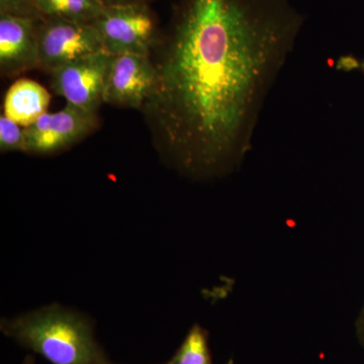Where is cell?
<instances>
[{
    "label": "cell",
    "mask_w": 364,
    "mask_h": 364,
    "mask_svg": "<svg viewBox=\"0 0 364 364\" xmlns=\"http://www.w3.org/2000/svg\"><path fill=\"white\" fill-rule=\"evenodd\" d=\"M305 21L289 0H181L141 109L167 163L198 181L241 166Z\"/></svg>",
    "instance_id": "6da1fadb"
},
{
    "label": "cell",
    "mask_w": 364,
    "mask_h": 364,
    "mask_svg": "<svg viewBox=\"0 0 364 364\" xmlns=\"http://www.w3.org/2000/svg\"><path fill=\"white\" fill-rule=\"evenodd\" d=\"M2 334L51 364H107L87 316L51 304L0 321Z\"/></svg>",
    "instance_id": "7a4b0ae2"
},
{
    "label": "cell",
    "mask_w": 364,
    "mask_h": 364,
    "mask_svg": "<svg viewBox=\"0 0 364 364\" xmlns=\"http://www.w3.org/2000/svg\"><path fill=\"white\" fill-rule=\"evenodd\" d=\"M112 55H150L156 40V25L147 4L107 6L93 21Z\"/></svg>",
    "instance_id": "3957f363"
},
{
    "label": "cell",
    "mask_w": 364,
    "mask_h": 364,
    "mask_svg": "<svg viewBox=\"0 0 364 364\" xmlns=\"http://www.w3.org/2000/svg\"><path fill=\"white\" fill-rule=\"evenodd\" d=\"M38 49L39 68L50 73L76 60L105 51L93 23L54 18L40 21Z\"/></svg>",
    "instance_id": "277c9868"
},
{
    "label": "cell",
    "mask_w": 364,
    "mask_h": 364,
    "mask_svg": "<svg viewBox=\"0 0 364 364\" xmlns=\"http://www.w3.org/2000/svg\"><path fill=\"white\" fill-rule=\"evenodd\" d=\"M97 124V112L66 104L58 112H46L25 128V153L46 156L63 152L92 133Z\"/></svg>",
    "instance_id": "5b68a950"
},
{
    "label": "cell",
    "mask_w": 364,
    "mask_h": 364,
    "mask_svg": "<svg viewBox=\"0 0 364 364\" xmlns=\"http://www.w3.org/2000/svg\"><path fill=\"white\" fill-rule=\"evenodd\" d=\"M112 54L102 51L59 67L51 72L52 90L67 104L97 112L104 92Z\"/></svg>",
    "instance_id": "8992f818"
},
{
    "label": "cell",
    "mask_w": 364,
    "mask_h": 364,
    "mask_svg": "<svg viewBox=\"0 0 364 364\" xmlns=\"http://www.w3.org/2000/svg\"><path fill=\"white\" fill-rule=\"evenodd\" d=\"M156 81L150 55H112L105 80L104 104L142 109Z\"/></svg>",
    "instance_id": "52a82bcc"
},
{
    "label": "cell",
    "mask_w": 364,
    "mask_h": 364,
    "mask_svg": "<svg viewBox=\"0 0 364 364\" xmlns=\"http://www.w3.org/2000/svg\"><path fill=\"white\" fill-rule=\"evenodd\" d=\"M41 20L0 13V71L14 77L39 68L38 26Z\"/></svg>",
    "instance_id": "ba28073f"
},
{
    "label": "cell",
    "mask_w": 364,
    "mask_h": 364,
    "mask_svg": "<svg viewBox=\"0 0 364 364\" xmlns=\"http://www.w3.org/2000/svg\"><path fill=\"white\" fill-rule=\"evenodd\" d=\"M51 95L32 79L21 78L11 85L4 97V114L23 128L48 112Z\"/></svg>",
    "instance_id": "9c48e42d"
},
{
    "label": "cell",
    "mask_w": 364,
    "mask_h": 364,
    "mask_svg": "<svg viewBox=\"0 0 364 364\" xmlns=\"http://www.w3.org/2000/svg\"><path fill=\"white\" fill-rule=\"evenodd\" d=\"M42 18H54L92 23L105 9L102 0H33Z\"/></svg>",
    "instance_id": "30bf717a"
},
{
    "label": "cell",
    "mask_w": 364,
    "mask_h": 364,
    "mask_svg": "<svg viewBox=\"0 0 364 364\" xmlns=\"http://www.w3.org/2000/svg\"><path fill=\"white\" fill-rule=\"evenodd\" d=\"M166 364H213L207 330L200 325H193Z\"/></svg>",
    "instance_id": "8fae6325"
},
{
    "label": "cell",
    "mask_w": 364,
    "mask_h": 364,
    "mask_svg": "<svg viewBox=\"0 0 364 364\" xmlns=\"http://www.w3.org/2000/svg\"><path fill=\"white\" fill-rule=\"evenodd\" d=\"M0 151L26 152L25 128L4 114L0 116Z\"/></svg>",
    "instance_id": "7c38bea8"
},
{
    "label": "cell",
    "mask_w": 364,
    "mask_h": 364,
    "mask_svg": "<svg viewBox=\"0 0 364 364\" xmlns=\"http://www.w3.org/2000/svg\"><path fill=\"white\" fill-rule=\"evenodd\" d=\"M356 334H358L359 342L364 348V305L361 309L358 320L355 323Z\"/></svg>",
    "instance_id": "4fadbf2b"
},
{
    "label": "cell",
    "mask_w": 364,
    "mask_h": 364,
    "mask_svg": "<svg viewBox=\"0 0 364 364\" xmlns=\"http://www.w3.org/2000/svg\"><path fill=\"white\" fill-rule=\"evenodd\" d=\"M105 6H117L127 4H147L148 0H102Z\"/></svg>",
    "instance_id": "5bb4252c"
},
{
    "label": "cell",
    "mask_w": 364,
    "mask_h": 364,
    "mask_svg": "<svg viewBox=\"0 0 364 364\" xmlns=\"http://www.w3.org/2000/svg\"><path fill=\"white\" fill-rule=\"evenodd\" d=\"M21 364H35V358L33 355H28Z\"/></svg>",
    "instance_id": "9a60e30c"
},
{
    "label": "cell",
    "mask_w": 364,
    "mask_h": 364,
    "mask_svg": "<svg viewBox=\"0 0 364 364\" xmlns=\"http://www.w3.org/2000/svg\"><path fill=\"white\" fill-rule=\"evenodd\" d=\"M107 364H114V363H111V361H109V363H107Z\"/></svg>",
    "instance_id": "2e32d148"
}]
</instances>
